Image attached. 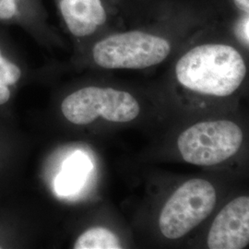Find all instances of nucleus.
Masks as SVG:
<instances>
[{
  "instance_id": "2",
  "label": "nucleus",
  "mask_w": 249,
  "mask_h": 249,
  "mask_svg": "<svg viewBox=\"0 0 249 249\" xmlns=\"http://www.w3.org/2000/svg\"><path fill=\"white\" fill-rule=\"evenodd\" d=\"M171 52L169 42L160 36L141 31L125 32L99 41L92 57L107 70H142L164 61Z\"/></svg>"
},
{
  "instance_id": "8",
  "label": "nucleus",
  "mask_w": 249,
  "mask_h": 249,
  "mask_svg": "<svg viewBox=\"0 0 249 249\" xmlns=\"http://www.w3.org/2000/svg\"><path fill=\"white\" fill-rule=\"evenodd\" d=\"M75 249H119L121 243L113 231L105 227H94L84 231L77 239Z\"/></svg>"
},
{
  "instance_id": "1",
  "label": "nucleus",
  "mask_w": 249,
  "mask_h": 249,
  "mask_svg": "<svg viewBox=\"0 0 249 249\" xmlns=\"http://www.w3.org/2000/svg\"><path fill=\"white\" fill-rule=\"evenodd\" d=\"M178 82L195 92L225 97L240 87L247 75L241 53L231 45H197L177 63Z\"/></svg>"
},
{
  "instance_id": "10",
  "label": "nucleus",
  "mask_w": 249,
  "mask_h": 249,
  "mask_svg": "<svg viewBox=\"0 0 249 249\" xmlns=\"http://www.w3.org/2000/svg\"><path fill=\"white\" fill-rule=\"evenodd\" d=\"M71 160V163L68 166L70 171L68 170V173L61 177V179L57 180V188L61 193H68L74 190L80 183L84 161L81 158H72Z\"/></svg>"
},
{
  "instance_id": "12",
  "label": "nucleus",
  "mask_w": 249,
  "mask_h": 249,
  "mask_svg": "<svg viewBox=\"0 0 249 249\" xmlns=\"http://www.w3.org/2000/svg\"><path fill=\"white\" fill-rule=\"evenodd\" d=\"M10 98V90L9 86L0 81V106L8 103Z\"/></svg>"
},
{
  "instance_id": "4",
  "label": "nucleus",
  "mask_w": 249,
  "mask_h": 249,
  "mask_svg": "<svg viewBox=\"0 0 249 249\" xmlns=\"http://www.w3.org/2000/svg\"><path fill=\"white\" fill-rule=\"evenodd\" d=\"M63 115L72 124L84 125L99 116L115 123H126L141 113L138 101L130 93L113 88L86 87L64 99Z\"/></svg>"
},
{
  "instance_id": "14",
  "label": "nucleus",
  "mask_w": 249,
  "mask_h": 249,
  "mask_svg": "<svg viewBox=\"0 0 249 249\" xmlns=\"http://www.w3.org/2000/svg\"><path fill=\"white\" fill-rule=\"evenodd\" d=\"M236 6L242 9L244 12H246L249 15V0H233Z\"/></svg>"
},
{
  "instance_id": "6",
  "label": "nucleus",
  "mask_w": 249,
  "mask_h": 249,
  "mask_svg": "<svg viewBox=\"0 0 249 249\" xmlns=\"http://www.w3.org/2000/svg\"><path fill=\"white\" fill-rule=\"evenodd\" d=\"M207 243L211 249H242L249 245V196L234 198L218 213Z\"/></svg>"
},
{
  "instance_id": "13",
  "label": "nucleus",
  "mask_w": 249,
  "mask_h": 249,
  "mask_svg": "<svg viewBox=\"0 0 249 249\" xmlns=\"http://www.w3.org/2000/svg\"><path fill=\"white\" fill-rule=\"evenodd\" d=\"M249 16H247V18L242 25V37L247 43V45H249Z\"/></svg>"
},
{
  "instance_id": "3",
  "label": "nucleus",
  "mask_w": 249,
  "mask_h": 249,
  "mask_svg": "<svg viewBox=\"0 0 249 249\" xmlns=\"http://www.w3.org/2000/svg\"><path fill=\"white\" fill-rule=\"evenodd\" d=\"M243 138L240 127L229 120L199 122L179 136L178 150L187 162L212 166L236 154Z\"/></svg>"
},
{
  "instance_id": "11",
  "label": "nucleus",
  "mask_w": 249,
  "mask_h": 249,
  "mask_svg": "<svg viewBox=\"0 0 249 249\" xmlns=\"http://www.w3.org/2000/svg\"><path fill=\"white\" fill-rule=\"evenodd\" d=\"M22 72L17 64L0 54V81L7 86L15 85L20 80Z\"/></svg>"
},
{
  "instance_id": "7",
  "label": "nucleus",
  "mask_w": 249,
  "mask_h": 249,
  "mask_svg": "<svg viewBox=\"0 0 249 249\" xmlns=\"http://www.w3.org/2000/svg\"><path fill=\"white\" fill-rule=\"evenodd\" d=\"M57 5L64 23L75 37L91 36L107 20L102 0H57Z\"/></svg>"
},
{
  "instance_id": "9",
  "label": "nucleus",
  "mask_w": 249,
  "mask_h": 249,
  "mask_svg": "<svg viewBox=\"0 0 249 249\" xmlns=\"http://www.w3.org/2000/svg\"><path fill=\"white\" fill-rule=\"evenodd\" d=\"M34 0H0V22L31 24Z\"/></svg>"
},
{
  "instance_id": "5",
  "label": "nucleus",
  "mask_w": 249,
  "mask_h": 249,
  "mask_svg": "<svg viewBox=\"0 0 249 249\" xmlns=\"http://www.w3.org/2000/svg\"><path fill=\"white\" fill-rule=\"evenodd\" d=\"M216 198L215 188L209 181L188 180L162 208L159 218L162 235L168 239L185 236L213 213Z\"/></svg>"
}]
</instances>
